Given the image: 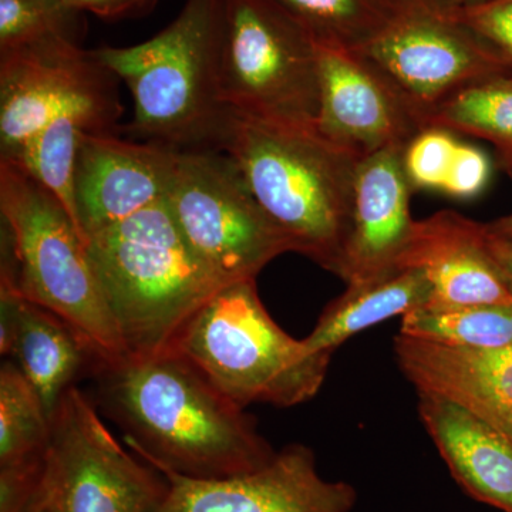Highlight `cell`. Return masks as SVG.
I'll return each mask as SVG.
<instances>
[{
	"label": "cell",
	"instance_id": "32",
	"mask_svg": "<svg viewBox=\"0 0 512 512\" xmlns=\"http://www.w3.org/2000/svg\"><path fill=\"white\" fill-rule=\"evenodd\" d=\"M429 3L433 8L441 10V12H457L474 6L483 5V3L490 2V0H424Z\"/></svg>",
	"mask_w": 512,
	"mask_h": 512
},
{
	"label": "cell",
	"instance_id": "26",
	"mask_svg": "<svg viewBox=\"0 0 512 512\" xmlns=\"http://www.w3.org/2000/svg\"><path fill=\"white\" fill-rule=\"evenodd\" d=\"M460 141L443 128H423L404 148V170L413 190L441 191Z\"/></svg>",
	"mask_w": 512,
	"mask_h": 512
},
{
	"label": "cell",
	"instance_id": "25",
	"mask_svg": "<svg viewBox=\"0 0 512 512\" xmlns=\"http://www.w3.org/2000/svg\"><path fill=\"white\" fill-rule=\"evenodd\" d=\"M83 15L63 0H0V53L46 40L80 45Z\"/></svg>",
	"mask_w": 512,
	"mask_h": 512
},
{
	"label": "cell",
	"instance_id": "29",
	"mask_svg": "<svg viewBox=\"0 0 512 512\" xmlns=\"http://www.w3.org/2000/svg\"><path fill=\"white\" fill-rule=\"evenodd\" d=\"M490 161L483 151L468 144H458L453 167L441 192L454 198H473L490 180Z\"/></svg>",
	"mask_w": 512,
	"mask_h": 512
},
{
	"label": "cell",
	"instance_id": "11",
	"mask_svg": "<svg viewBox=\"0 0 512 512\" xmlns=\"http://www.w3.org/2000/svg\"><path fill=\"white\" fill-rule=\"evenodd\" d=\"M116 74L66 40L0 53V160H10L52 121L96 117L116 131L123 106Z\"/></svg>",
	"mask_w": 512,
	"mask_h": 512
},
{
	"label": "cell",
	"instance_id": "5",
	"mask_svg": "<svg viewBox=\"0 0 512 512\" xmlns=\"http://www.w3.org/2000/svg\"><path fill=\"white\" fill-rule=\"evenodd\" d=\"M217 16L218 0H187L147 42L94 49L133 96L126 128L133 140L178 151L220 150L231 113L218 92Z\"/></svg>",
	"mask_w": 512,
	"mask_h": 512
},
{
	"label": "cell",
	"instance_id": "19",
	"mask_svg": "<svg viewBox=\"0 0 512 512\" xmlns=\"http://www.w3.org/2000/svg\"><path fill=\"white\" fill-rule=\"evenodd\" d=\"M39 394L52 420L64 394L92 377L100 360L72 326L49 309L22 298L8 345L0 349Z\"/></svg>",
	"mask_w": 512,
	"mask_h": 512
},
{
	"label": "cell",
	"instance_id": "2",
	"mask_svg": "<svg viewBox=\"0 0 512 512\" xmlns=\"http://www.w3.org/2000/svg\"><path fill=\"white\" fill-rule=\"evenodd\" d=\"M220 150L291 244L338 276L362 158L316 130L232 114Z\"/></svg>",
	"mask_w": 512,
	"mask_h": 512
},
{
	"label": "cell",
	"instance_id": "21",
	"mask_svg": "<svg viewBox=\"0 0 512 512\" xmlns=\"http://www.w3.org/2000/svg\"><path fill=\"white\" fill-rule=\"evenodd\" d=\"M427 127L488 141L512 177V73L488 77L448 97L430 114Z\"/></svg>",
	"mask_w": 512,
	"mask_h": 512
},
{
	"label": "cell",
	"instance_id": "1",
	"mask_svg": "<svg viewBox=\"0 0 512 512\" xmlns=\"http://www.w3.org/2000/svg\"><path fill=\"white\" fill-rule=\"evenodd\" d=\"M92 379L97 409L158 471L222 480L259 470L276 456L254 417L170 350L100 363Z\"/></svg>",
	"mask_w": 512,
	"mask_h": 512
},
{
	"label": "cell",
	"instance_id": "15",
	"mask_svg": "<svg viewBox=\"0 0 512 512\" xmlns=\"http://www.w3.org/2000/svg\"><path fill=\"white\" fill-rule=\"evenodd\" d=\"M404 148L363 157L357 165L348 235L339 278L346 285L399 268L414 228L413 187L404 170Z\"/></svg>",
	"mask_w": 512,
	"mask_h": 512
},
{
	"label": "cell",
	"instance_id": "6",
	"mask_svg": "<svg viewBox=\"0 0 512 512\" xmlns=\"http://www.w3.org/2000/svg\"><path fill=\"white\" fill-rule=\"evenodd\" d=\"M170 352L187 359L244 409L255 403L285 409L308 402L325 383L332 357L292 338L272 319L256 279L218 289L185 323Z\"/></svg>",
	"mask_w": 512,
	"mask_h": 512
},
{
	"label": "cell",
	"instance_id": "23",
	"mask_svg": "<svg viewBox=\"0 0 512 512\" xmlns=\"http://www.w3.org/2000/svg\"><path fill=\"white\" fill-rule=\"evenodd\" d=\"M316 43L357 50L392 16L394 0H274Z\"/></svg>",
	"mask_w": 512,
	"mask_h": 512
},
{
	"label": "cell",
	"instance_id": "17",
	"mask_svg": "<svg viewBox=\"0 0 512 512\" xmlns=\"http://www.w3.org/2000/svg\"><path fill=\"white\" fill-rule=\"evenodd\" d=\"M394 355L416 390L463 404L512 437V345L456 348L399 333Z\"/></svg>",
	"mask_w": 512,
	"mask_h": 512
},
{
	"label": "cell",
	"instance_id": "27",
	"mask_svg": "<svg viewBox=\"0 0 512 512\" xmlns=\"http://www.w3.org/2000/svg\"><path fill=\"white\" fill-rule=\"evenodd\" d=\"M446 15L483 40L512 67V0H490Z\"/></svg>",
	"mask_w": 512,
	"mask_h": 512
},
{
	"label": "cell",
	"instance_id": "14",
	"mask_svg": "<svg viewBox=\"0 0 512 512\" xmlns=\"http://www.w3.org/2000/svg\"><path fill=\"white\" fill-rule=\"evenodd\" d=\"M178 150L114 133H84L74 167V210L83 238L167 200Z\"/></svg>",
	"mask_w": 512,
	"mask_h": 512
},
{
	"label": "cell",
	"instance_id": "22",
	"mask_svg": "<svg viewBox=\"0 0 512 512\" xmlns=\"http://www.w3.org/2000/svg\"><path fill=\"white\" fill-rule=\"evenodd\" d=\"M400 333L456 348H505L512 345V305L423 306L402 316Z\"/></svg>",
	"mask_w": 512,
	"mask_h": 512
},
{
	"label": "cell",
	"instance_id": "4",
	"mask_svg": "<svg viewBox=\"0 0 512 512\" xmlns=\"http://www.w3.org/2000/svg\"><path fill=\"white\" fill-rule=\"evenodd\" d=\"M87 249L130 356L170 350L225 285L194 254L165 201L90 235Z\"/></svg>",
	"mask_w": 512,
	"mask_h": 512
},
{
	"label": "cell",
	"instance_id": "9",
	"mask_svg": "<svg viewBox=\"0 0 512 512\" xmlns=\"http://www.w3.org/2000/svg\"><path fill=\"white\" fill-rule=\"evenodd\" d=\"M167 493L164 474L124 450L93 400L77 386L64 394L32 511L157 512Z\"/></svg>",
	"mask_w": 512,
	"mask_h": 512
},
{
	"label": "cell",
	"instance_id": "8",
	"mask_svg": "<svg viewBox=\"0 0 512 512\" xmlns=\"http://www.w3.org/2000/svg\"><path fill=\"white\" fill-rule=\"evenodd\" d=\"M165 202L194 254L225 285L256 279L276 256L292 252L218 148L178 151Z\"/></svg>",
	"mask_w": 512,
	"mask_h": 512
},
{
	"label": "cell",
	"instance_id": "30",
	"mask_svg": "<svg viewBox=\"0 0 512 512\" xmlns=\"http://www.w3.org/2000/svg\"><path fill=\"white\" fill-rule=\"evenodd\" d=\"M82 12H90L106 20L140 18L156 8L158 0H63Z\"/></svg>",
	"mask_w": 512,
	"mask_h": 512
},
{
	"label": "cell",
	"instance_id": "16",
	"mask_svg": "<svg viewBox=\"0 0 512 512\" xmlns=\"http://www.w3.org/2000/svg\"><path fill=\"white\" fill-rule=\"evenodd\" d=\"M399 266L429 279L431 308L512 305V289L487 244L485 224L456 211H440L414 222Z\"/></svg>",
	"mask_w": 512,
	"mask_h": 512
},
{
	"label": "cell",
	"instance_id": "20",
	"mask_svg": "<svg viewBox=\"0 0 512 512\" xmlns=\"http://www.w3.org/2000/svg\"><path fill=\"white\" fill-rule=\"evenodd\" d=\"M431 285L421 269L399 266L365 281L348 284L346 291L323 309L306 345L333 355L346 340L394 318L423 308L431 299Z\"/></svg>",
	"mask_w": 512,
	"mask_h": 512
},
{
	"label": "cell",
	"instance_id": "13",
	"mask_svg": "<svg viewBox=\"0 0 512 512\" xmlns=\"http://www.w3.org/2000/svg\"><path fill=\"white\" fill-rule=\"evenodd\" d=\"M319 111L316 130L363 158L407 147L423 130L402 97L365 57L345 47L316 43Z\"/></svg>",
	"mask_w": 512,
	"mask_h": 512
},
{
	"label": "cell",
	"instance_id": "24",
	"mask_svg": "<svg viewBox=\"0 0 512 512\" xmlns=\"http://www.w3.org/2000/svg\"><path fill=\"white\" fill-rule=\"evenodd\" d=\"M50 419L39 394L10 359L0 366V466L46 456Z\"/></svg>",
	"mask_w": 512,
	"mask_h": 512
},
{
	"label": "cell",
	"instance_id": "10",
	"mask_svg": "<svg viewBox=\"0 0 512 512\" xmlns=\"http://www.w3.org/2000/svg\"><path fill=\"white\" fill-rule=\"evenodd\" d=\"M376 67L426 128L448 97L512 67L483 40L424 0H394L392 16L353 50Z\"/></svg>",
	"mask_w": 512,
	"mask_h": 512
},
{
	"label": "cell",
	"instance_id": "3",
	"mask_svg": "<svg viewBox=\"0 0 512 512\" xmlns=\"http://www.w3.org/2000/svg\"><path fill=\"white\" fill-rule=\"evenodd\" d=\"M0 214V285L72 326L100 363L126 357L86 239L59 198L20 165L0 160Z\"/></svg>",
	"mask_w": 512,
	"mask_h": 512
},
{
	"label": "cell",
	"instance_id": "12",
	"mask_svg": "<svg viewBox=\"0 0 512 512\" xmlns=\"http://www.w3.org/2000/svg\"><path fill=\"white\" fill-rule=\"evenodd\" d=\"M168 493L157 512H352L357 491L320 476L305 444H288L266 466L222 480H192L160 471Z\"/></svg>",
	"mask_w": 512,
	"mask_h": 512
},
{
	"label": "cell",
	"instance_id": "18",
	"mask_svg": "<svg viewBox=\"0 0 512 512\" xmlns=\"http://www.w3.org/2000/svg\"><path fill=\"white\" fill-rule=\"evenodd\" d=\"M421 423L451 476L474 500L512 512V437L440 394L417 390Z\"/></svg>",
	"mask_w": 512,
	"mask_h": 512
},
{
	"label": "cell",
	"instance_id": "31",
	"mask_svg": "<svg viewBox=\"0 0 512 512\" xmlns=\"http://www.w3.org/2000/svg\"><path fill=\"white\" fill-rule=\"evenodd\" d=\"M487 244L491 255L494 256L495 262L500 266L501 272L512 289V239L495 237L487 229Z\"/></svg>",
	"mask_w": 512,
	"mask_h": 512
},
{
	"label": "cell",
	"instance_id": "28",
	"mask_svg": "<svg viewBox=\"0 0 512 512\" xmlns=\"http://www.w3.org/2000/svg\"><path fill=\"white\" fill-rule=\"evenodd\" d=\"M46 456L0 466V512H30L42 483Z\"/></svg>",
	"mask_w": 512,
	"mask_h": 512
},
{
	"label": "cell",
	"instance_id": "33",
	"mask_svg": "<svg viewBox=\"0 0 512 512\" xmlns=\"http://www.w3.org/2000/svg\"><path fill=\"white\" fill-rule=\"evenodd\" d=\"M488 232L495 235V237L512 239V212L511 214L504 215V217L498 218L493 222L485 224Z\"/></svg>",
	"mask_w": 512,
	"mask_h": 512
},
{
	"label": "cell",
	"instance_id": "7",
	"mask_svg": "<svg viewBox=\"0 0 512 512\" xmlns=\"http://www.w3.org/2000/svg\"><path fill=\"white\" fill-rule=\"evenodd\" d=\"M217 82L229 113L315 126L316 42L274 0H218Z\"/></svg>",
	"mask_w": 512,
	"mask_h": 512
},
{
	"label": "cell",
	"instance_id": "34",
	"mask_svg": "<svg viewBox=\"0 0 512 512\" xmlns=\"http://www.w3.org/2000/svg\"><path fill=\"white\" fill-rule=\"evenodd\" d=\"M30 512H47L45 510H33V511H30Z\"/></svg>",
	"mask_w": 512,
	"mask_h": 512
}]
</instances>
